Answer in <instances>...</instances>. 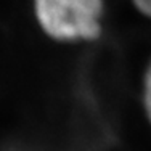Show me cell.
Here are the masks:
<instances>
[{"mask_svg": "<svg viewBox=\"0 0 151 151\" xmlns=\"http://www.w3.org/2000/svg\"><path fill=\"white\" fill-rule=\"evenodd\" d=\"M103 13V0H34V16L44 34L64 44L96 40Z\"/></svg>", "mask_w": 151, "mask_h": 151, "instance_id": "obj_1", "label": "cell"}, {"mask_svg": "<svg viewBox=\"0 0 151 151\" xmlns=\"http://www.w3.org/2000/svg\"><path fill=\"white\" fill-rule=\"evenodd\" d=\"M132 2H134V5L140 13L151 18V0H132Z\"/></svg>", "mask_w": 151, "mask_h": 151, "instance_id": "obj_3", "label": "cell"}, {"mask_svg": "<svg viewBox=\"0 0 151 151\" xmlns=\"http://www.w3.org/2000/svg\"><path fill=\"white\" fill-rule=\"evenodd\" d=\"M140 106L148 125L151 127V60L148 61L140 84Z\"/></svg>", "mask_w": 151, "mask_h": 151, "instance_id": "obj_2", "label": "cell"}]
</instances>
